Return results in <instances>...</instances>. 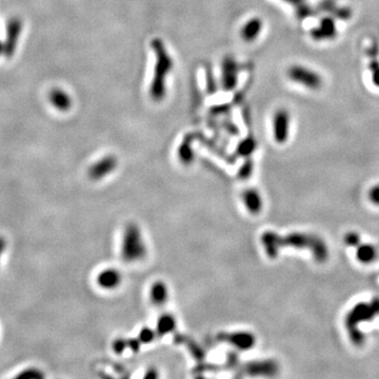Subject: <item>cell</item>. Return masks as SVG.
Wrapping results in <instances>:
<instances>
[{"mask_svg":"<svg viewBox=\"0 0 379 379\" xmlns=\"http://www.w3.org/2000/svg\"><path fill=\"white\" fill-rule=\"evenodd\" d=\"M263 243L269 257L275 258L282 248H294L298 250H309L314 259L319 264H324L328 258V249L322 237L309 233H291L286 236H279L273 232H267L263 236Z\"/></svg>","mask_w":379,"mask_h":379,"instance_id":"obj_1","label":"cell"},{"mask_svg":"<svg viewBox=\"0 0 379 379\" xmlns=\"http://www.w3.org/2000/svg\"><path fill=\"white\" fill-rule=\"evenodd\" d=\"M379 316V298L375 297L369 302H359L354 306L344 318V325L350 339L356 347L364 345L366 336L360 330V325L373 322Z\"/></svg>","mask_w":379,"mask_h":379,"instance_id":"obj_2","label":"cell"},{"mask_svg":"<svg viewBox=\"0 0 379 379\" xmlns=\"http://www.w3.org/2000/svg\"><path fill=\"white\" fill-rule=\"evenodd\" d=\"M156 55L154 78L151 84L150 95L155 101L162 100L165 96V78L173 67V60L168 55L162 40L154 39L151 42Z\"/></svg>","mask_w":379,"mask_h":379,"instance_id":"obj_3","label":"cell"},{"mask_svg":"<svg viewBox=\"0 0 379 379\" xmlns=\"http://www.w3.org/2000/svg\"><path fill=\"white\" fill-rule=\"evenodd\" d=\"M122 256L129 263L141 259L146 255V246L136 225L126 227L122 239Z\"/></svg>","mask_w":379,"mask_h":379,"instance_id":"obj_4","label":"cell"},{"mask_svg":"<svg viewBox=\"0 0 379 379\" xmlns=\"http://www.w3.org/2000/svg\"><path fill=\"white\" fill-rule=\"evenodd\" d=\"M288 77L309 90H319L323 86V77L314 70L307 66L295 64L288 70Z\"/></svg>","mask_w":379,"mask_h":379,"instance_id":"obj_5","label":"cell"},{"mask_svg":"<svg viewBox=\"0 0 379 379\" xmlns=\"http://www.w3.org/2000/svg\"><path fill=\"white\" fill-rule=\"evenodd\" d=\"M290 122V113L285 108H279L275 113L273 119V134L276 142L284 143L289 139Z\"/></svg>","mask_w":379,"mask_h":379,"instance_id":"obj_6","label":"cell"},{"mask_svg":"<svg viewBox=\"0 0 379 379\" xmlns=\"http://www.w3.org/2000/svg\"><path fill=\"white\" fill-rule=\"evenodd\" d=\"M22 29V23L19 18H12L7 22L6 27V39L3 45L2 53L5 57H12L15 53V50L18 44V39L20 36Z\"/></svg>","mask_w":379,"mask_h":379,"instance_id":"obj_7","label":"cell"},{"mask_svg":"<svg viewBox=\"0 0 379 379\" xmlns=\"http://www.w3.org/2000/svg\"><path fill=\"white\" fill-rule=\"evenodd\" d=\"M239 65L231 57L224 58L222 62V87L225 91H232L237 83Z\"/></svg>","mask_w":379,"mask_h":379,"instance_id":"obj_8","label":"cell"},{"mask_svg":"<svg viewBox=\"0 0 379 379\" xmlns=\"http://www.w3.org/2000/svg\"><path fill=\"white\" fill-rule=\"evenodd\" d=\"M337 35V28L335 20L332 17H325L320 20L318 27L311 31V36L314 40H330Z\"/></svg>","mask_w":379,"mask_h":379,"instance_id":"obj_9","label":"cell"},{"mask_svg":"<svg viewBox=\"0 0 379 379\" xmlns=\"http://www.w3.org/2000/svg\"><path fill=\"white\" fill-rule=\"evenodd\" d=\"M117 162L114 156H106L103 159H100L95 164H93L89 171V176L92 179L98 180L104 178L108 174L114 171L116 167Z\"/></svg>","mask_w":379,"mask_h":379,"instance_id":"obj_10","label":"cell"},{"mask_svg":"<svg viewBox=\"0 0 379 379\" xmlns=\"http://www.w3.org/2000/svg\"><path fill=\"white\" fill-rule=\"evenodd\" d=\"M261 31H263V21L258 17H254L243 24L240 30V36L244 41L251 42L257 39Z\"/></svg>","mask_w":379,"mask_h":379,"instance_id":"obj_11","label":"cell"},{"mask_svg":"<svg viewBox=\"0 0 379 379\" xmlns=\"http://www.w3.org/2000/svg\"><path fill=\"white\" fill-rule=\"evenodd\" d=\"M120 281L121 276L115 269H107L105 271L100 272L97 277V282L100 285V288L106 290L116 289L119 285Z\"/></svg>","mask_w":379,"mask_h":379,"instance_id":"obj_12","label":"cell"},{"mask_svg":"<svg viewBox=\"0 0 379 379\" xmlns=\"http://www.w3.org/2000/svg\"><path fill=\"white\" fill-rule=\"evenodd\" d=\"M50 101L58 111H69L72 107V98L61 89H54L50 93Z\"/></svg>","mask_w":379,"mask_h":379,"instance_id":"obj_13","label":"cell"},{"mask_svg":"<svg viewBox=\"0 0 379 379\" xmlns=\"http://www.w3.org/2000/svg\"><path fill=\"white\" fill-rule=\"evenodd\" d=\"M243 201L244 204H246L249 212L252 214H258L261 212V210H263V197H261L260 194L254 189L248 190L244 193Z\"/></svg>","mask_w":379,"mask_h":379,"instance_id":"obj_14","label":"cell"},{"mask_svg":"<svg viewBox=\"0 0 379 379\" xmlns=\"http://www.w3.org/2000/svg\"><path fill=\"white\" fill-rule=\"evenodd\" d=\"M356 256L362 264H372L378 257V251L372 244L360 243L357 247Z\"/></svg>","mask_w":379,"mask_h":379,"instance_id":"obj_15","label":"cell"},{"mask_svg":"<svg viewBox=\"0 0 379 379\" xmlns=\"http://www.w3.org/2000/svg\"><path fill=\"white\" fill-rule=\"evenodd\" d=\"M150 296L152 301H153L155 305L157 306L164 305V302L167 300V297H168V290L166 288V285L162 282L154 283L153 286L151 288Z\"/></svg>","mask_w":379,"mask_h":379,"instance_id":"obj_16","label":"cell"},{"mask_svg":"<svg viewBox=\"0 0 379 379\" xmlns=\"http://www.w3.org/2000/svg\"><path fill=\"white\" fill-rule=\"evenodd\" d=\"M283 1L296 7V15L299 19H306L309 16L316 14L314 8L307 4L306 0H283Z\"/></svg>","mask_w":379,"mask_h":379,"instance_id":"obj_17","label":"cell"},{"mask_svg":"<svg viewBox=\"0 0 379 379\" xmlns=\"http://www.w3.org/2000/svg\"><path fill=\"white\" fill-rule=\"evenodd\" d=\"M254 342L255 338L254 336H252L251 334L248 333H242V334H237L234 337V343L239 347L240 349H250L252 347H254Z\"/></svg>","mask_w":379,"mask_h":379,"instance_id":"obj_18","label":"cell"},{"mask_svg":"<svg viewBox=\"0 0 379 379\" xmlns=\"http://www.w3.org/2000/svg\"><path fill=\"white\" fill-rule=\"evenodd\" d=\"M255 148H256V141L254 140V138L249 137L246 140H243L239 145L238 153L243 156H249L250 154L253 153V152H254Z\"/></svg>","mask_w":379,"mask_h":379,"instance_id":"obj_19","label":"cell"},{"mask_svg":"<svg viewBox=\"0 0 379 379\" xmlns=\"http://www.w3.org/2000/svg\"><path fill=\"white\" fill-rule=\"evenodd\" d=\"M179 156L182 162L185 163L192 162L193 153H192V150L190 149V142L188 140H184L182 142V145L179 149Z\"/></svg>","mask_w":379,"mask_h":379,"instance_id":"obj_20","label":"cell"},{"mask_svg":"<svg viewBox=\"0 0 379 379\" xmlns=\"http://www.w3.org/2000/svg\"><path fill=\"white\" fill-rule=\"evenodd\" d=\"M174 325H175V322L171 316H164L162 319H159L158 328L159 331H162V333H167L173 330Z\"/></svg>","mask_w":379,"mask_h":379,"instance_id":"obj_21","label":"cell"},{"mask_svg":"<svg viewBox=\"0 0 379 379\" xmlns=\"http://www.w3.org/2000/svg\"><path fill=\"white\" fill-rule=\"evenodd\" d=\"M343 241L348 247H358L360 244V236L356 232H349L344 235Z\"/></svg>","mask_w":379,"mask_h":379,"instance_id":"obj_22","label":"cell"},{"mask_svg":"<svg viewBox=\"0 0 379 379\" xmlns=\"http://www.w3.org/2000/svg\"><path fill=\"white\" fill-rule=\"evenodd\" d=\"M17 377L23 379H39L44 377V374H42L41 371L37 369H29L23 371V372L20 373Z\"/></svg>","mask_w":379,"mask_h":379,"instance_id":"obj_23","label":"cell"},{"mask_svg":"<svg viewBox=\"0 0 379 379\" xmlns=\"http://www.w3.org/2000/svg\"><path fill=\"white\" fill-rule=\"evenodd\" d=\"M370 70L372 72V81L377 88H379V61L372 60L370 62Z\"/></svg>","mask_w":379,"mask_h":379,"instance_id":"obj_24","label":"cell"},{"mask_svg":"<svg viewBox=\"0 0 379 379\" xmlns=\"http://www.w3.org/2000/svg\"><path fill=\"white\" fill-rule=\"evenodd\" d=\"M369 199L373 205L379 206V184L374 185L372 189H370Z\"/></svg>","mask_w":379,"mask_h":379,"instance_id":"obj_25","label":"cell"},{"mask_svg":"<svg viewBox=\"0 0 379 379\" xmlns=\"http://www.w3.org/2000/svg\"><path fill=\"white\" fill-rule=\"evenodd\" d=\"M5 248H6V241H5V239L2 237V236H0V257H1L2 253L4 252Z\"/></svg>","mask_w":379,"mask_h":379,"instance_id":"obj_26","label":"cell"},{"mask_svg":"<svg viewBox=\"0 0 379 379\" xmlns=\"http://www.w3.org/2000/svg\"><path fill=\"white\" fill-rule=\"evenodd\" d=\"M2 51H3V45L1 44V42H0V54L2 53Z\"/></svg>","mask_w":379,"mask_h":379,"instance_id":"obj_27","label":"cell"}]
</instances>
